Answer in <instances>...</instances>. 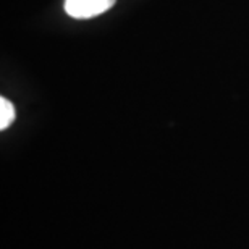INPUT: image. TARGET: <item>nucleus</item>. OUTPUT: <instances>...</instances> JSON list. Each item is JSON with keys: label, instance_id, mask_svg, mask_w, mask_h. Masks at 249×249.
<instances>
[{"label": "nucleus", "instance_id": "f257e3e1", "mask_svg": "<svg viewBox=\"0 0 249 249\" xmlns=\"http://www.w3.org/2000/svg\"><path fill=\"white\" fill-rule=\"evenodd\" d=\"M115 5V0H65V12L71 18L88 19L106 13Z\"/></svg>", "mask_w": 249, "mask_h": 249}, {"label": "nucleus", "instance_id": "f03ea898", "mask_svg": "<svg viewBox=\"0 0 249 249\" xmlns=\"http://www.w3.org/2000/svg\"><path fill=\"white\" fill-rule=\"evenodd\" d=\"M15 107L5 97L0 99V129H7L15 120Z\"/></svg>", "mask_w": 249, "mask_h": 249}]
</instances>
